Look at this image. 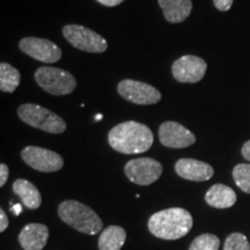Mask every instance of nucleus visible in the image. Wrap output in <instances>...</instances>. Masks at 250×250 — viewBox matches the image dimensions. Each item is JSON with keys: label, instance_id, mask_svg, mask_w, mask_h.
Segmentation results:
<instances>
[{"label": "nucleus", "instance_id": "obj_26", "mask_svg": "<svg viewBox=\"0 0 250 250\" xmlns=\"http://www.w3.org/2000/svg\"><path fill=\"white\" fill-rule=\"evenodd\" d=\"M96 1L103 6H107V7H115V6L122 4L124 0H96Z\"/></svg>", "mask_w": 250, "mask_h": 250}, {"label": "nucleus", "instance_id": "obj_2", "mask_svg": "<svg viewBox=\"0 0 250 250\" xmlns=\"http://www.w3.org/2000/svg\"><path fill=\"white\" fill-rule=\"evenodd\" d=\"M192 225L190 212L181 208H166L148 219L149 232L162 240H179L190 232Z\"/></svg>", "mask_w": 250, "mask_h": 250}, {"label": "nucleus", "instance_id": "obj_11", "mask_svg": "<svg viewBox=\"0 0 250 250\" xmlns=\"http://www.w3.org/2000/svg\"><path fill=\"white\" fill-rule=\"evenodd\" d=\"M208 64L204 59L193 55H186L174 62L171 73L181 83H196L204 78Z\"/></svg>", "mask_w": 250, "mask_h": 250}, {"label": "nucleus", "instance_id": "obj_29", "mask_svg": "<svg viewBox=\"0 0 250 250\" xmlns=\"http://www.w3.org/2000/svg\"><path fill=\"white\" fill-rule=\"evenodd\" d=\"M101 118H102V115H98V116H96V121H100V120H101Z\"/></svg>", "mask_w": 250, "mask_h": 250}, {"label": "nucleus", "instance_id": "obj_13", "mask_svg": "<svg viewBox=\"0 0 250 250\" xmlns=\"http://www.w3.org/2000/svg\"><path fill=\"white\" fill-rule=\"evenodd\" d=\"M175 171L182 179L195 181V182H204L213 176L214 170L206 162L196 160V159H180L175 164Z\"/></svg>", "mask_w": 250, "mask_h": 250}, {"label": "nucleus", "instance_id": "obj_14", "mask_svg": "<svg viewBox=\"0 0 250 250\" xmlns=\"http://www.w3.org/2000/svg\"><path fill=\"white\" fill-rule=\"evenodd\" d=\"M49 239V228L43 224H28L19 234V242L24 250H42Z\"/></svg>", "mask_w": 250, "mask_h": 250}, {"label": "nucleus", "instance_id": "obj_27", "mask_svg": "<svg viewBox=\"0 0 250 250\" xmlns=\"http://www.w3.org/2000/svg\"><path fill=\"white\" fill-rule=\"evenodd\" d=\"M242 156L246 159V160L250 161V140H248L245 145L242 146Z\"/></svg>", "mask_w": 250, "mask_h": 250}, {"label": "nucleus", "instance_id": "obj_1", "mask_svg": "<svg viewBox=\"0 0 250 250\" xmlns=\"http://www.w3.org/2000/svg\"><path fill=\"white\" fill-rule=\"evenodd\" d=\"M109 145L123 154H140L152 147L154 137L151 129L136 121H127L109 131Z\"/></svg>", "mask_w": 250, "mask_h": 250}, {"label": "nucleus", "instance_id": "obj_9", "mask_svg": "<svg viewBox=\"0 0 250 250\" xmlns=\"http://www.w3.org/2000/svg\"><path fill=\"white\" fill-rule=\"evenodd\" d=\"M21 158L33 169L52 173L61 170L64 166V160L58 153L39 146H27L21 152Z\"/></svg>", "mask_w": 250, "mask_h": 250}, {"label": "nucleus", "instance_id": "obj_28", "mask_svg": "<svg viewBox=\"0 0 250 250\" xmlns=\"http://www.w3.org/2000/svg\"><path fill=\"white\" fill-rule=\"evenodd\" d=\"M12 210H13V213L15 215H19V214H20L21 210H22V206H21L20 204H15L13 208H12Z\"/></svg>", "mask_w": 250, "mask_h": 250}, {"label": "nucleus", "instance_id": "obj_23", "mask_svg": "<svg viewBox=\"0 0 250 250\" xmlns=\"http://www.w3.org/2000/svg\"><path fill=\"white\" fill-rule=\"evenodd\" d=\"M234 0H213L214 6L217 9L221 12H227L229 11L230 7H232Z\"/></svg>", "mask_w": 250, "mask_h": 250}, {"label": "nucleus", "instance_id": "obj_20", "mask_svg": "<svg viewBox=\"0 0 250 250\" xmlns=\"http://www.w3.org/2000/svg\"><path fill=\"white\" fill-rule=\"evenodd\" d=\"M233 177L236 186L247 193H250V165L240 164L234 167Z\"/></svg>", "mask_w": 250, "mask_h": 250}, {"label": "nucleus", "instance_id": "obj_3", "mask_svg": "<svg viewBox=\"0 0 250 250\" xmlns=\"http://www.w3.org/2000/svg\"><path fill=\"white\" fill-rule=\"evenodd\" d=\"M58 215L65 224L88 235H95L103 228L101 218L93 208L73 199L64 201L59 204Z\"/></svg>", "mask_w": 250, "mask_h": 250}, {"label": "nucleus", "instance_id": "obj_15", "mask_svg": "<svg viewBox=\"0 0 250 250\" xmlns=\"http://www.w3.org/2000/svg\"><path fill=\"white\" fill-rule=\"evenodd\" d=\"M166 20L170 23H181L192 11L191 0H158Z\"/></svg>", "mask_w": 250, "mask_h": 250}, {"label": "nucleus", "instance_id": "obj_4", "mask_svg": "<svg viewBox=\"0 0 250 250\" xmlns=\"http://www.w3.org/2000/svg\"><path fill=\"white\" fill-rule=\"evenodd\" d=\"M18 116L24 123L45 131V132L61 134L66 130V123L59 115L34 103H24L18 109Z\"/></svg>", "mask_w": 250, "mask_h": 250}, {"label": "nucleus", "instance_id": "obj_24", "mask_svg": "<svg viewBox=\"0 0 250 250\" xmlns=\"http://www.w3.org/2000/svg\"><path fill=\"white\" fill-rule=\"evenodd\" d=\"M8 167L5 164L0 165V187H4L8 180Z\"/></svg>", "mask_w": 250, "mask_h": 250}, {"label": "nucleus", "instance_id": "obj_19", "mask_svg": "<svg viewBox=\"0 0 250 250\" xmlns=\"http://www.w3.org/2000/svg\"><path fill=\"white\" fill-rule=\"evenodd\" d=\"M21 74L8 62L0 64V89L5 93H14L20 85Z\"/></svg>", "mask_w": 250, "mask_h": 250}, {"label": "nucleus", "instance_id": "obj_22", "mask_svg": "<svg viewBox=\"0 0 250 250\" xmlns=\"http://www.w3.org/2000/svg\"><path fill=\"white\" fill-rule=\"evenodd\" d=\"M224 250H250V245L242 233H233L225 241Z\"/></svg>", "mask_w": 250, "mask_h": 250}, {"label": "nucleus", "instance_id": "obj_5", "mask_svg": "<svg viewBox=\"0 0 250 250\" xmlns=\"http://www.w3.org/2000/svg\"><path fill=\"white\" fill-rule=\"evenodd\" d=\"M35 81L44 92L56 96L68 95L77 88V80L70 72L57 67L43 66L35 72Z\"/></svg>", "mask_w": 250, "mask_h": 250}, {"label": "nucleus", "instance_id": "obj_10", "mask_svg": "<svg viewBox=\"0 0 250 250\" xmlns=\"http://www.w3.org/2000/svg\"><path fill=\"white\" fill-rule=\"evenodd\" d=\"M19 48L35 61L54 64L62 58V50L56 43L39 37H24L19 42Z\"/></svg>", "mask_w": 250, "mask_h": 250}, {"label": "nucleus", "instance_id": "obj_12", "mask_svg": "<svg viewBox=\"0 0 250 250\" xmlns=\"http://www.w3.org/2000/svg\"><path fill=\"white\" fill-rule=\"evenodd\" d=\"M159 139L162 145L169 148H186L196 143V136L177 122L168 121L159 129Z\"/></svg>", "mask_w": 250, "mask_h": 250}, {"label": "nucleus", "instance_id": "obj_6", "mask_svg": "<svg viewBox=\"0 0 250 250\" xmlns=\"http://www.w3.org/2000/svg\"><path fill=\"white\" fill-rule=\"evenodd\" d=\"M62 35L72 46L90 54H102L108 49V43L100 34L80 24H66Z\"/></svg>", "mask_w": 250, "mask_h": 250}, {"label": "nucleus", "instance_id": "obj_21", "mask_svg": "<svg viewBox=\"0 0 250 250\" xmlns=\"http://www.w3.org/2000/svg\"><path fill=\"white\" fill-rule=\"evenodd\" d=\"M220 240L213 234H202L193 240L189 250H219Z\"/></svg>", "mask_w": 250, "mask_h": 250}, {"label": "nucleus", "instance_id": "obj_7", "mask_svg": "<svg viewBox=\"0 0 250 250\" xmlns=\"http://www.w3.org/2000/svg\"><path fill=\"white\" fill-rule=\"evenodd\" d=\"M124 171L131 182L138 186H149L160 179L162 165L152 158H138L125 165Z\"/></svg>", "mask_w": 250, "mask_h": 250}, {"label": "nucleus", "instance_id": "obj_17", "mask_svg": "<svg viewBox=\"0 0 250 250\" xmlns=\"http://www.w3.org/2000/svg\"><path fill=\"white\" fill-rule=\"evenodd\" d=\"M14 193L20 197L23 205L29 210H36L42 204V196L35 184L24 179H18L13 183Z\"/></svg>", "mask_w": 250, "mask_h": 250}, {"label": "nucleus", "instance_id": "obj_16", "mask_svg": "<svg viewBox=\"0 0 250 250\" xmlns=\"http://www.w3.org/2000/svg\"><path fill=\"white\" fill-rule=\"evenodd\" d=\"M205 201L215 208H228L236 203V193L232 188L217 183L212 186L205 195Z\"/></svg>", "mask_w": 250, "mask_h": 250}, {"label": "nucleus", "instance_id": "obj_25", "mask_svg": "<svg viewBox=\"0 0 250 250\" xmlns=\"http://www.w3.org/2000/svg\"><path fill=\"white\" fill-rule=\"evenodd\" d=\"M8 227V218L6 215L5 211L0 208V232H4L6 228Z\"/></svg>", "mask_w": 250, "mask_h": 250}, {"label": "nucleus", "instance_id": "obj_8", "mask_svg": "<svg viewBox=\"0 0 250 250\" xmlns=\"http://www.w3.org/2000/svg\"><path fill=\"white\" fill-rule=\"evenodd\" d=\"M117 90L122 98L134 104H155L162 98L160 90L143 81L124 79L117 85Z\"/></svg>", "mask_w": 250, "mask_h": 250}, {"label": "nucleus", "instance_id": "obj_18", "mask_svg": "<svg viewBox=\"0 0 250 250\" xmlns=\"http://www.w3.org/2000/svg\"><path fill=\"white\" fill-rule=\"evenodd\" d=\"M126 240V232L121 226H109L99 237V250H121Z\"/></svg>", "mask_w": 250, "mask_h": 250}]
</instances>
